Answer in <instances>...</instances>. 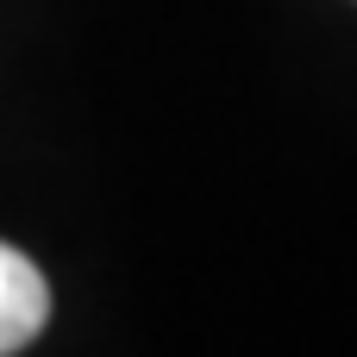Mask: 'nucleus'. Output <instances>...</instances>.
<instances>
[{
	"mask_svg": "<svg viewBox=\"0 0 357 357\" xmlns=\"http://www.w3.org/2000/svg\"><path fill=\"white\" fill-rule=\"evenodd\" d=\"M44 320H50V282H44V270L25 251L0 245V357L25 351L44 333Z\"/></svg>",
	"mask_w": 357,
	"mask_h": 357,
	"instance_id": "nucleus-1",
	"label": "nucleus"
}]
</instances>
